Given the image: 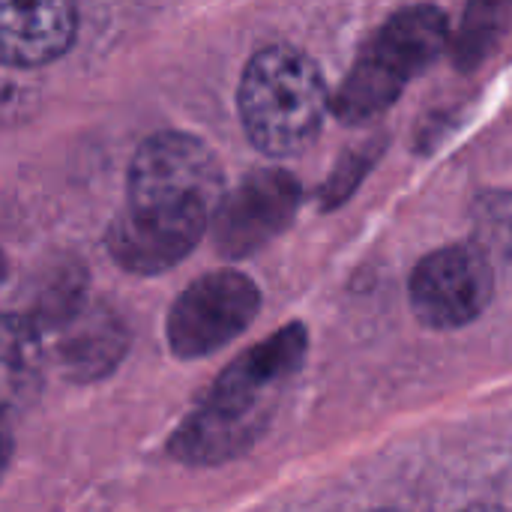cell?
I'll return each mask as SVG.
<instances>
[{"mask_svg":"<svg viewBox=\"0 0 512 512\" xmlns=\"http://www.w3.org/2000/svg\"><path fill=\"white\" fill-rule=\"evenodd\" d=\"M3 276H6V258H3V252H0V282H3Z\"/></svg>","mask_w":512,"mask_h":512,"instance_id":"cell-16","label":"cell"},{"mask_svg":"<svg viewBox=\"0 0 512 512\" xmlns=\"http://www.w3.org/2000/svg\"><path fill=\"white\" fill-rule=\"evenodd\" d=\"M512 18V0H468L462 27L453 39V60L459 69L471 72L480 66L501 36L507 33Z\"/></svg>","mask_w":512,"mask_h":512,"instance_id":"cell-11","label":"cell"},{"mask_svg":"<svg viewBox=\"0 0 512 512\" xmlns=\"http://www.w3.org/2000/svg\"><path fill=\"white\" fill-rule=\"evenodd\" d=\"M222 195L210 147L186 132H159L132 159L129 207L111 222L105 246L129 273H162L198 246Z\"/></svg>","mask_w":512,"mask_h":512,"instance_id":"cell-1","label":"cell"},{"mask_svg":"<svg viewBox=\"0 0 512 512\" xmlns=\"http://www.w3.org/2000/svg\"><path fill=\"white\" fill-rule=\"evenodd\" d=\"M75 0H0V66L57 60L75 39Z\"/></svg>","mask_w":512,"mask_h":512,"instance_id":"cell-8","label":"cell"},{"mask_svg":"<svg viewBox=\"0 0 512 512\" xmlns=\"http://www.w3.org/2000/svg\"><path fill=\"white\" fill-rule=\"evenodd\" d=\"M375 159H378V147H363V150L348 153V156L336 165L330 183L321 189V192H324V204H327V207L342 204V201L357 189V183L366 177V171L375 165Z\"/></svg>","mask_w":512,"mask_h":512,"instance_id":"cell-13","label":"cell"},{"mask_svg":"<svg viewBox=\"0 0 512 512\" xmlns=\"http://www.w3.org/2000/svg\"><path fill=\"white\" fill-rule=\"evenodd\" d=\"M378 512H402V510H378Z\"/></svg>","mask_w":512,"mask_h":512,"instance_id":"cell-17","label":"cell"},{"mask_svg":"<svg viewBox=\"0 0 512 512\" xmlns=\"http://www.w3.org/2000/svg\"><path fill=\"white\" fill-rule=\"evenodd\" d=\"M474 231L483 252L512 261V192H486L474 201Z\"/></svg>","mask_w":512,"mask_h":512,"instance_id":"cell-12","label":"cell"},{"mask_svg":"<svg viewBox=\"0 0 512 512\" xmlns=\"http://www.w3.org/2000/svg\"><path fill=\"white\" fill-rule=\"evenodd\" d=\"M306 345V327L291 324L234 360L174 435V453L195 465H216L252 447L273 414L279 390L303 366Z\"/></svg>","mask_w":512,"mask_h":512,"instance_id":"cell-2","label":"cell"},{"mask_svg":"<svg viewBox=\"0 0 512 512\" xmlns=\"http://www.w3.org/2000/svg\"><path fill=\"white\" fill-rule=\"evenodd\" d=\"M495 291L489 255L480 246L456 243L426 255L408 285L411 309L432 330H459L477 321Z\"/></svg>","mask_w":512,"mask_h":512,"instance_id":"cell-6","label":"cell"},{"mask_svg":"<svg viewBox=\"0 0 512 512\" xmlns=\"http://www.w3.org/2000/svg\"><path fill=\"white\" fill-rule=\"evenodd\" d=\"M462 512H507L504 507H492V504H477V507H468Z\"/></svg>","mask_w":512,"mask_h":512,"instance_id":"cell-15","label":"cell"},{"mask_svg":"<svg viewBox=\"0 0 512 512\" xmlns=\"http://www.w3.org/2000/svg\"><path fill=\"white\" fill-rule=\"evenodd\" d=\"M54 333V357L60 369L75 381H93L108 375L126 354V327L105 306L84 303Z\"/></svg>","mask_w":512,"mask_h":512,"instance_id":"cell-9","label":"cell"},{"mask_svg":"<svg viewBox=\"0 0 512 512\" xmlns=\"http://www.w3.org/2000/svg\"><path fill=\"white\" fill-rule=\"evenodd\" d=\"M237 105L249 141L273 159H288L318 138L330 96L309 54L291 45H270L249 60Z\"/></svg>","mask_w":512,"mask_h":512,"instance_id":"cell-3","label":"cell"},{"mask_svg":"<svg viewBox=\"0 0 512 512\" xmlns=\"http://www.w3.org/2000/svg\"><path fill=\"white\" fill-rule=\"evenodd\" d=\"M9 459H12V435H9V426L3 423V414H0V477L6 474Z\"/></svg>","mask_w":512,"mask_h":512,"instance_id":"cell-14","label":"cell"},{"mask_svg":"<svg viewBox=\"0 0 512 512\" xmlns=\"http://www.w3.org/2000/svg\"><path fill=\"white\" fill-rule=\"evenodd\" d=\"M447 15L438 6H408L396 12L363 48L339 93L333 111L342 123H366L384 114L447 48Z\"/></svg>","mask_w":512,"mask_h":512,"instance_id":"cell-4","label":"cell"},{"mask_svg":"<svg viewBox=\"0 0 512 512\" xmlns=\"http://www.w3.org/2000/svg\"><path fill=\"white\" fill-rule=\"evenodd\" d=\"M261 294L237 270H216L192 282L168 315V345L183 360L207 357L237 339L258 315Z\"/></svg>","mask_w":512,"mask_h":512,"instance_id":"cell-5","label":"cell"},{"mask_svg":"<svg viewBox=\"0 0 512 512\" xmlns=\"http://www.w3.org/2000/svg\"><path fill=\"white\" fill-rule=\"evenodd\" d=\"M42 375V330L24 315H0V414L30 405L39 396Z\"/></svg>","mask_w":512,"mask_h":512,"instance_id":"cell-10","label":"cell"},{"mask_svg":"<svg viewBox=\"0 0 512 512\" xmlns=\"http://www.w3.org/2000/svg\"><path fill=\"white\" fill-rule=\"evenodd\" d=\"M300 183L279 168L252 171L237 189L225 192L213 210V237L222 255L246 258L288 228L300 207Z\"/></svg>","mask_w":512,"mask_h":512,"instance_id":"cell-7","label":"cell"}]
</instances>
